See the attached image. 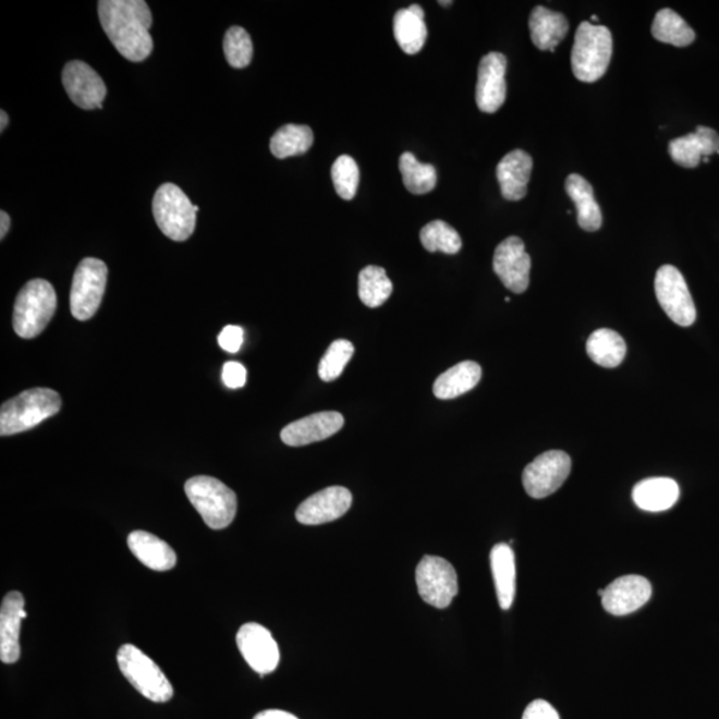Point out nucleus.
<instances>
[{"instance_id":"26","label":"nucleus","mask_w":719,"mask_h":719,"mask_svg":"<svg viewBox=\"0 0 719 719\" xmlns=\"http://www.w3.org/2000/svg\"><path fill=\"white\" fill-rule=\"evenodd\" d=\"M565 190L577 207L578 226L585 231H598L602 226V214L590 183L577 173H572L566 179Z\"/></svg>"},{"instance_id":"13","label":"nucleus","mask_w":719,"mask_h":719,"mask_svg":"<svg viewBox=\"0 0 719 719\" xmlns=\"http://www.w3.org/2000/svg\"><path fill=\"white\" fill-rule=\"evenodd\" d=\"M532 260L523 240L511 236L495 251L493 269L502 284L513 293H524L529 287Z\"/></svg>"},{"instance_id":"23","label":"nucleus","mask_w":719,"mask_h":719,"mask_svg":"<svg viewBox=\"0 0 719 719\" xmlns=\"http://www.w3.org/2000/svg\"><path fill=\"white\" fill-rule=\"evenodd\" d=\"M635 505L646 512H665L680 499V487L674 479L651 477L643 479L633 489Z\"/></svg>"},{"instance_id":"16","label":"nucleus","mask_w":719,"mask_h":719,"mask_svg":"<svg viewBox=\"0 0 719 719\" xmlns=\"http://www.w3.org/2000/svg\"><path fill=\"white\" fill-rule=\"evenodd\" d=\"M352 505V493L344 487L317 491L300 503L296 520L303 525H321L343 517Z\"/></svg>"},{"instance_id":"20","label":"nucleus","mask_w":719,"mask_h":719,"mask_svg":"<svg viewBox=\"0 0 719 719\" xmlns=\"http://www.w3.org/2000/svg\"><path fill=\"white\" fill-rule=\"evenodd\" d=\"M669 154L677 164L695 168L700 160L719 154V135L712 129L698 125L692 134L671 141Z\"/></svg>"},{"instance_id":"2","label":"nucleus","mask_w":719,"mask_h":719,"mask_svg":"<svg viewBox=\"0 0 719 719\" xmlns=\"http://www.w3.org/2000/svg\"><path fill=\"white\" fill-rule=\"evenodd\" d=\"M62 406L60 395L48 388H34L5 401L0 411V435L22 434L56 416Z\"/></svg>"},{"instance_id":"45","label":"nucleus","mask_w":719,"mask_h":719,"mask_svg":"<svg viewBox=\"0 0 719 719\" xmlns=\"http://www.w3.org/2000/svg\"><path fill=\"white\" fill-rule=\"evenodd\" d=\"M439 4H441V5H449V4H452V2H439Z\"/></svg>"},{"instance_id":"42","label":"nucleus","mask_w":719,"mask_h":719,"mask_svg":"<svg viewBox=\"0 0 719 719\" xmlns=\"http://www.w3.org/2000/svg\"><path fill=\"white\" fill-rule=\"evenodd\" d=\"M11 220L8 212H0V237L4 239L10 230Z\"/></svg>"},{"instance_id":"10","label":"nucleus","mask_w":719,"mask_h":719,"mask_svg":"<svg viewBox=\"0 0 719 719\" xmlns=\"http://www.w3.org/2000/svg\"><path fill=\"white\" fill-rule=\"evenodd\" d=\"M656 295L659 305L670 320L681 327H691L697 319V310L685 278L673 266H662L656 275Z\"/></svg>"},{"instance_id":"40","label":"nucleus","mask_w":719,"mask_h":719,"mask_svg":"<svg viewBox=\"0 0 719 719\" xmlns=\"http://www.w3.org/2000/svg\"><path fill=\"white\" fill-rule=\"evenodd\" d=\"M523 719H560V716L547 700L536 699L526 707Z\"/></svg>"},{"instance_id":"7","label":"nucleus","mask_w":719,"mask_h":719,"mask_svg":"<svg viewBox=\"0 0 719 719\" xmlns=\"http://www.w3.org/2000/svg\"><path fill=\"white\" fill-rule=\"evenodd\" d=\"M117 658L122 674L144 697L158 704L173 697V687L163 671L136 646L123 645Z\"/></svg>"},{"instance_id":"6","label":"nucleus","mask_w":719,"mask_h":719,"mask_svg":"<svg viewBox=\"0 0 719 719\" xmlns=\"http://www.w3.org/2000/svg\"><path fill=\"white\" fill-rule=\"evenodd\" d=\"M194 206L178 185H161L154 196L153 212L160 231L173 242H185L195 231L196 214Z\"/></svg>"},{"instance_id":"4","label":"nucleus","mask_w":719,"mask_h":719,"mask_svg":"<svg viewBox=\"0 0 719 719\" xmlns=\"http://www.w3.org/2000/svg\"><path fill=\"white\" fill-rule=\"evenodd\" d=\"M185 495L204 523L214 531L226 529L235 520L237 497L218 478L196 476L184 485Z\"/></svg>"},{"instance_id":"24","label":"nucleus","mask_w":719,"mask_h":719,"mask_svg":"<svg viewBox=\"0 0 719 719\" xmlns=\"http://www.w3.org/2000/svg\"><path fill=\"white\" fill-rule=\"evenodd\" d=\"M532 41L541 51L555 52L569 32V23L561 12L537 5L529 17Z\"/></svg>"},{"instance_id":"15","label":"nucleus","mask_w":719,"mask_h":719,"mask_svg":"<svg viewBox=\"0 0 719 719\" xmlns=\"http://www.w3.org/2000/svg\"><path fill=\"white\" fill-rule=\"evenodd\" d=\"M508 59L501 52H489L479 62L476 103L479 111L495 113L507 99Z\"/></svg>"},{"instance_id":"32","label":"nucleus","mask_w":719,"mask_h":719,"mask_svg":"<svg viewBox=\"0 0 719 719\" xmlns=\"http://www.w3.org/2000/svg\"><path fill=\"white\" fill-rule=\"evenodd\" d=\"M392 281L389 280L386 269L368 266L358 275V296L369 308L381 307L391 297Z\"/></svg>"},{"instance_id":"12","label":"nucleus","mask_w":719,"mask_h":719,"mask_svg":"<svg viewBox=\"0 0 719 719\" xmlns=\"http://www.w3.org/2000/svg\"><path fill=\"white\" fill-rule=\"evenodd\" d=\"M236 643L252 669L261 677L272 673L280 662L279 646L271 632L259 623H245L239 629Z\"/></svg>"},{"instance_id":"25","label":"nucleus","mask_w":719,"mask_h":719,"mask_svg":"<svg viewBox=\"0 0 719 719\" xmlns=\"http://www.w3.org/2000/svg\"><path fill=\"white\" fill-rule=\"evenodd\" d=\"M393 34L401 50L407 56L422 51L427 41L428 29L424 22V10L418 4L395 12L393 17Z\"/></svg>"},{"instance_id":"3","label":"nucleus","mask_w":719,"mask_h":719,"mask_svg":"<svg viewBox=\"0 0 719 719\" xmlns=\"http://www.w3.org/2000/svg\"><path fill=\"white\" fill-rule=\"evenodd\" d=\"M613 53V38L608 27L583 22L575 33L572 50L573 74L580 82L593 83L607 72Z\"/></svg>"},{"instance_id":"44","label":"nucleus","mask_w":719,"mask_h":719,"mask_svg":"<svg viewBox=\"0 0 719 719\" xmlns=\"http://www.w3.org/2000/svg\"><path fill=\"white\" fill-rule=\"evenodd\" d=\"M592 21L593 22H598V16L597 15H592Z\"/></svg>"},{"instance_id":"27","label":"nucleus","mask_w":719,"mask_h":719,"mask_svg":"<svg viewBox=\"0 0 719 719\" xmlns=\"http://www.w3.org/2000/svg\"><path fill=\"white\" fill-rule=\"evenodd\" d=\"M497 598L502 610L512 608L515 596V559L508 544H497L490 551Z\"/></svg>"},{"instance_id":"33","label":"nucleus","mask_w":719,"mask_h":719,"mask_svg":"<svg viewBox=\"0 0 719 719\" xmlns=\"http://www.w3.org/2000/svg\"><path fill=\"white\" fill-rule=\"evenodd\" d=\"M399 168L405 188L413 195H424L434 191L437 184L436 168L419 163L416 156L404 153L400 156Z\"/></svg>"},{"instance_id":"35","label":"nucleus","mask_w":719,"mask_h":719,"mask_svg":"<svg viewBox=\"0 0 719 719\" xmlns=\"http://www.w3.org/2000/svg\"><path fill=\"white\" fill-rule=\"evenodd\" d=\"M224 53L228 64L233 69H245L254 57V45L243 27L233 26L224 36Z\"/></svg>"},{"instance_id":"37","label":"nucleus","mask_w":719,"mask_h":719,"mask_svg":"<svg viewBox=\"0 0 719 719\" xmlns=\"http://www.w3.org/2000/svg\"><path fill=\"white\" fill-rule=\"evenodd\" d=\"M355 346L348 340H336L328 348L319 364V376L322 381H333L343 374L345 365L351 362Z\"/></svg>"},{"instance_id":"30","label":"nucleus","mask_w":719,"mask_h":719,"mask_svg":"<svg viewBox=\"0 0 719 719\" xmlns=\"http://www.w3.org/2000/svg\"><path fill=\"white\" fill-rule=\"evenodd\" d=\"M312 144L314 131L308 125L287 124L275 132L269 148L275 158L287 159L307 153Z\"/></svg>"},{"instance_id":"14","label":"nucleus","mask_w":719,"mask_h":719,"mask_svg":"<svg viewBox=\"0 0 719 719\" xmlns=\"http://www.w3.org/2000/svg\"><path fill=\"white\" fill-rule=\"evenodd\" d=\"M63 86L74 105L83 110H100L107 88L103 80L93 68L81 60L65 64L62 75Z\"/></svg>"},{"instance_id":"1","label":"nucleus","mask_w":719,"mask_h":719,"mask_svg":"<svg viewBox=\"0 0 719 719\" xmlns=\"http://www.w3.org/2000/svg\"><path fill=\"white\" fill-rule=\"evenodd\" d=\"M99 20L108 39L130 62L146 60L154 50L153 14L143 0H101Z\"/></svg>"},{"instance_id":"38","label":"nucleus","mask_w":719,"mask_h":719,"mask_svg":"<svg viewBox=\"0 0 719 719\" xmlns=\"http://www.w3.org/2000/svg\"><path fill=\"white\" fill-rule=\"evenodd\" d=\"M221 379L228 388H243L245 381H247V370L240 363L228 362L224 364L223 371H221Z\"/></svg>"},{"instance_id":"39","label":"nucleus","mask_w":719,"mask_h":719,"mask_svg":"<svg viewBox=\"0 0 719 719\" xmlns=\"http://www.w3.org/2000/svg\"><path fill=\"white\" fill-rule=\"evenodd\" d=\"M243 340L244 331L243 328L239 326L224 327L218 338L219 345L230 353L239 352L240 348L243 345Z\"/></svg>"},{"instance_id":"31","label":"nucleus","mask_w":719,"mask_h":719,"mask_svg":"<svg viewBox=\"0 0 719 719\" xmlns=\"http://www.w3.org/2000/svg\"><path fill=\"white\" fill-rule=\"evenodd\" d=\"M651 34L655 39L675 47H686L695 40L693 28L677 14L675 11L663 9L657 12L653 22Z\"/></svg>"},{"instance_id":"8","label":"nucleus","mask_w":719,"mask_h":719,"mask_svg":"<svg viewBox=\"0 0 719 719\" xmlns=\"http://www.w3.org/2000/svg\"><path fill=\"white\" fill-rule=\"evenodd\" d=\"M107 275L106 264L94 257H87L77 266L70 295L71 312L75 319L86 321L98 312L106 291Z\"/></svg>"},{"instance_id":"28","label":"nucleus","mask_w":719,"mask_h":719,"mask_svg":"<svg viewBox=\"0 0 719 719\" xmlns=\"http://www.w3.org/2000/svg\"><path fill=\"white\" fill-rule=\"evenodd\" d=\"M482 367L475 362H463L443 371L434 383L437 399L451 400L472 391L482 380Z\"/></svg>"},{"instance_id":"41","label":"nucleus","mask_w":719,"mask_h":719,"mask_svg":"<svg viewBox=\"0 0 719 719\" xmlns=\"http://www.w3.org/2000/svg\"><path fill=\"white\" fill-rule=\"evenodd\" d=\"M254 719H298L291 715V712L283 710H264L260 711Z\"/></svg>"},{"instance_id":"19","label":"nucleus","mask_w":719,"mask_h":719,"mask_svg":"<svg viewBox=\"0 0 719 719\" xmlns=\"http://www.w3.org/2000/svg\"><path fill=\"white\" fill-rule=\"evenodd\" d=\"M24 597L20 592H10L0 608V659L3 663H15L21 658V622L27 619Z\"/></svg>"},{"instance_id":"11","label":"nucleus","mask_w":719,"mask_h":719,"mask_svg":"<svg viewBox=\"0 0 719 719\" xmlns=\"http://www.w3.org/2000/svg\"><path fill=\"white\" fill-rule=\"evenodd\" d=\"M572 470V460L561 451L539 454L525 467L523 484L526 493L533 499H545L561 488Z\"/></svg>"},{"instance_id":"21","label":"nucleus","mask_w":719,"mask_h":719,"mask_svg":"<svg viewBox=\"0 0 719 719\" xmlns=\"http://www.w3.org/2000/svg\"><path fill=\"white\" fill-rule=\"evenodd\" d=\"M533 170V160L523 149H514L503 156L497 166V180H499L503 199L509 202L523 200L526 196Z\"/></svg>"},{"instance_id":"9","label":"nucleus","mask_w":719,"mask_h":719,"mask_svg":"<svg viewBox=\"0 0 719 719\" xmlns=\"http://www.w3.org/2000/svg\"><path fill=\"white\" fill-rule=\"evenodd\" d=\"M418 595L437 609H446L459 593L458 573L442 557L425 556L416 569Z\"/></svg>"},{"instance_id":"43","label":"nucleus","mask_w":719,"mask_h":719,"mask_svg":"<svg viewBox=\"0 0 719 719\" xmlns=\"http://www.w3.org/2000/svg\"><path fill=\"white\" fill-rule=\"evenodd\" d=\"M9 124V115L5 113V111H0V131H4L5 127H8Z\"/></svg>"},{"instance_id":"18","label":"nucleus","mask_w":719,"mask_h":719,"mask_svg":"<svg viewBox=\"0 0 719 719\" xmlns=\"http://www.w3.org/2000/svg\"><path fill=\"white\" fill-rule=\"evenodd\" d=\"M343 427L344 417L341 413L319 412L288 424L280 437L288 447H305L329 439Z\"/></svg>"},{"instance_id":"29","label":"nucleus","mask_w":719,"mask_h":719,"mask_svg":"<svg viewBox=\"0 0 719 719\" xmlns=\"http://www.w3.org/2000/svg\"><path fill=\"white\" fill-rule=\"evenodd\" d=\"M586 352L599 367L616 368L625 358L626 343L620 333L602 328L590 334Z\"/></svg>"},{"instance_id":"5","label":"nucleus","mask_w":719,"mask_h":719,"mask_svg":"<svg viewBox=\"0 0 719 719\" xmlns=\"http://www.w3.org/2000/svg\"><path fill=\"white\" fill-rule=\"evenodd\" d=\"M57 293L46 280L35 279L22 288L15 300L14 331L22 339H34L45 331L57 310Z\"/></svg>"},{"instance_id":"36","label":"nucleus","mask_w":719,"mask_h":719,"mask_svg":"<svg viewBox=\"0 0 719 719\" xmlns=\"http://www.w3.org/2000/svg\"><path fill=\"white\" fill-rule=\"evenodd\" d=\"M332 182L334 191L341 199L352 200L356 196L360 183V171L356 160L350 155H341L332 166Z\"/></svg>"},{"instance_id":"34","label":"nucleus","mask_w":719,"mask_h":719,"mask_svg":"<svg viewBox=\"0 0 719 719\" xmlns=\"http://www.w3.org/2000/svg\"><path fill=\"white\" fill-rule=\"evenodd\" d=\"M423 247L428 252H443L447 255H454L463 247V242L459 232L453 227L442 220L430 221L419 232Z\"/></svg>"},{"instance_id":"22","label":"nucleus","mask_w":719,"mask_h":719,"mask_svg":"<svg viewBox=\"0 0 719 719\" xmlns=\"http://www.w3.org/2000/svg\"><path fill=\"white\" fill-rule=\"evenodd\" d=\"M129 548L132 555L156 572H167L175 568L178 557L175 550L163 539L144 531L132 532L127 538Z\"/></svg>"},{"instance_id":"17","label":"nucleus","mask_w":719,"mask_h":719,"mask_svg":"<svg viewBox=\"0 0 719 719\" xmlns=\"http://www.w3.org/2000/svg\"><path fill=\"white\" fill-rule=\"evenodd\" d=\"M651 597V585L643 575H623L605 587L602 607L613 616H626L643 608Z\"/></svg>"}]
</instances>
